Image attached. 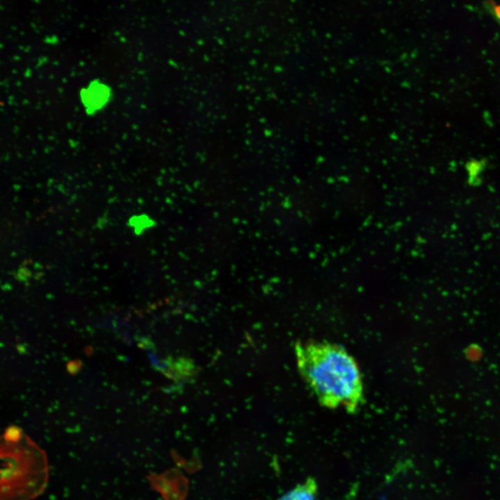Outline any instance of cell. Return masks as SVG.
<instances>
[{
    "instance_id": "cell-1",
    "label": "cell",
    "mask_w": 500,
    "mask_h": 500,
    "mask_svg": "<svg viewBox=\"0 0 500 500\" xmlns=\"http://www.w3.org/2000/svg\"><path fill=\"white\" fill-rule=\"evenodd\" d=\"M294 352L299 372L324 408L356 413L365 401L360 367L341 345L325 341H299Z\"/></svg>"
},
{
    "instance_id": "cell-2",
    "label": "cell",
    "mask_w": 500,
    "mask_h": 500,
    "mask_svg": "<svg viewBox=\"0 0 500 500\" xmlns=\"http://www.w3.org/2000/svg\"><path fill=\"white\" fill-rule=\"evenodd\" d=\"M0 500H33L44 491L49 465L44 451L15 426L1 438Z\"/></svg>"
},
{
    "instance_id": "cell-3",
    "label": "cell",
    "mask_w": 500,
    "mask_h": 500,
    "mask_svg": "<svg viewBox=\"0 0 500 500\" xmlns=\"http://www.w3.org/2000/svg\"><path fill=\"white\" fill-rule=\"evenodd\" d=\"M112 89L99 80H94L80 91V98L88 115L103 109L110 101Z\"/></svg>"
},
{
    "instance_id": "cell-4",
    "label": "cell",
    "mask_w": 500,
    "mask_h": 500,
    "mask_svg": "<svg viewBox=\"0 0 500 500\" xmlns=\"http://www.w3.org/2000/svg\"><path fill=\"white\" fill-rule=\"evenodd\" d=\"M317 483L315 478H308L304 482L299 484L280 500H316L317 495Z\"/></svg>"
},
{
    "instance_id": "cell-5",
    "label": "cell",
    "mask_w": 500,
    "mask_h": 500,
    "mask_svg": "<svg viewBox=\"0 0 500 500\" xmlns=\"http://www.w3.org/2000/svg\"><path fill=\"white\" fill-rule=\"evenodd\" d=\"M494 10L496 12L497 15L500 19V6H495Z\"/></svg>"
}]
</instances>
